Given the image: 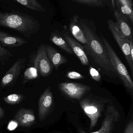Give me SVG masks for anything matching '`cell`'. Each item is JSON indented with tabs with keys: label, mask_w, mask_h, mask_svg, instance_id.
I'll return each instance as SVG.
<instances>
[{
	"label": "cell",
	"mask_w": 133,
	"mask_h": 133,
	"mask_svg": "<svg viewBox=\"0 0 133 133\" xmlns=\"http://www.w3.org/2000/svg\"><path fill=\"white\" fill-rule=\"evenodd\" d=\"M89 73L92 78L96 81H99L101 80V76L99 72L94 68L90 66L89 69Z\"/></svg>",
	"instance_id": "obj_24"
},
{
	"label": "cell",
	"mask_w": 133,
	"mask_h": 133,
	"mask_svg": "<svg viewBox=\"0 0 133 133\" xmlns=\"http://www.w3.org/2000/svg\"><path fill=\"white\" fill-rule=\"evenodd\" d=\"M60 90L70 98L80 99L90 89L87 85L75 82H62L59 84Z\"/></svg>",
	"instance_id": "obj_8"
},
{
	"label": "cell",
	"mask_w": 133,
	"mask_h": 133,
	"mask_svg": "<svg viewBox=\"0 0 133 133\" xmlns=\"http://www.w3.org/2000/svg\"><path fill=\"white\" fill-rule=\"evenodd\" d=\"M10 123L11 124H13V123ZM12 126H13V125H12ZM12 127H11V126H10V125H9L8 126V128H9V129H11V130H12ZM16 128V125H15V123H13V128L14 129H15V128Z\"/></svg>",
	"instance_id": "obj_29"
},
{
	"label": "cell",
	"mask_w": 133,
	"mask_h": 133,
	"mask_svg": "<svg viewBox=\"0 0 133 133\" xmlns=\"http://www.w3.org/2000/svg\"><path fill=\"white\" fill-rule=\"evenodd\" d=\"M114 14L116 20L117 27L123 36L130 40L133 39L132 29L128 22L121 15L117 9H115Z\"/></svg>",
	"instance_id": "obj_14"
},
{
	"label": "cell",
	"mask_w": 133,
	"mask_h": 133,
	"mask_svg": "<svg viewBox=\"0 0 133 133\" xmlns=\"http://www.w3.org/2000/svg\"><path fill=\"white\" fill-rule=\"evenodd\" d=\"M19 4L31 10L45 12V10L42 4L36 0H15Z\"/></svg>",
	"instance_id": "obj_19"
},
{
	"label": "cell",
	"mask_w": 133,
	"mask_h": 133,
	"mask_svg": "<svg viewBox=\"0 0 133 133\" xmlns=\"http://www.w3.org/2000/svg\"><path fill=\"white\" fill-rule=\"evenodd\" d=\"M24 99L23 95L21 94H13L4 97L3 100L8 104L15 105L18 104L23 101Z\"/></svg>",
	"instance_id": "obj_22"
},
{
	"label": "cell",
	"mask_w": 133,
	"mask_h": 133,
	"mask_svg": "<svg viewBox=\"0 0 133 133\" xmlns=\"http://www.w3.org/2000/svg\"><path fill=\"white\" fill-rule=\"evenodd\" d=\"M71 1L93 7H103L105 6L104 1L102 0H71Z\"/></svg>",
	"instance_id": "obj_20"
},
{
	"label": "cell",
	"mask_w": 133,
	"mask_h": 133,
	"mask_svg": "<svg viewBox=\"0 0 133 133\" xmlns=\"http://www.w3.org/2000/svg\"><path fill=\"white\" fill-rule=\"evenodd\" d=\"M25 62V58H21L15 62L2 78L1 83L2 88L10 86L17 81L24 68Z\"/></svg>",
	"instance_id": "obj_7"
},
{
	"label": "cell",
	"mask_w": 133,
	"mask_h": 133,
	"mask_svg": "<svg viewBox=\"0 0 133 133\" xmlns=\"http://www.w3.org/2000/svg\"><path fill=\"white\" fill-rule=\"evenodd\" d=\"M108 28L112 33L114 38L117 43L121 50L122 51L126 59L130 69L131 74H133V63L131 61L130 57V47L129 40L125 38L121 33L116 25L115 22L111 20L107 21Z\"/></svg>",
	"instance_id": "obj_4"
},
{
	"label": "cell",
	"mask_w": 133,
	"mask_h": 133,
	"mask_svg": "<svg viewBox=\"0 0 133 133\" xmlns=\"http://www.w3.org/2000/svg\"><path fill=\"white\" fill-rule=\"evenodd\" d=\"M0 43L6 47L15 48L25 45L28 42L21 37L11 35L0 31Z\"/></svg>",
	"instance_id": "obj_15"
},
{
	"label": "cell",
	"mask_w": 133,
	"mask_h": 133,
	"mask_svg": "<svg viewBox=\"0 0 133 133\" xmlns=\"http://www.w3.org/2000/svg\"><path fill=\"white\" fill-rule=\"evenodd\" d=\"M15 121L20 127H28L36 122V117L33 110L31 109L21 108L14 117Z\"/></svg>",
	"instance_id": "obj_12"
},
{
	"label": "cell",
	"mask_w": 133,
	"mask_h": 133,
	"mask_svg": "<svg viewBox=\"0 0 133 133\" xmlns=\"http://www.w3.org/2000/svg\"><path fill=\"white\" fill-rule=\"evenodd\" d=\"M50 87H48L41 95L39 100L38 116L40 121L45 118L52 106L53 95Z\"/></svg>",
	"instance_id": "obj_10"
},
{
	"label": "cell",
	"mask_w": 133,
	"mask_h": 133,
	"mask_svg": "<svg viewBox=\"0 0 133 133\" xmlns=\"http://www.w3.org/2000/svg\"><path fill=\"white\" fill-rule=\"evenodd\" d=\"M32 63L42 76L47 77L52 73L53 66L46 55L44 44H41L39 47L33 57Z\"/></svg>",
	"instance_id": "obj_5"
},
{
	"label": "cell",
	"mask_w": 133,
	"mask_h": 133,
	"mask_svg": "<svg viewBox=\"0 0 133 133\" xmlns=\"http://www.w3.org/2000/svg\"><path fill=\"white\" fill-rule=\"evenodd\" d=\"M71 48L74 54L76 55L82 65L88 66L89 61L82 45L70 35L66 26L64 25L60 33Z\"/></svg>",
	"instance_id": "obj_6"
},
{
	"label": "cell",
	"mask_w": 133,
	"mask_h": 133,
	"mask_svg": "<svg viewBox=\"0 0 133 133\" xmlns=\"http://www.w3.org/2000/svg\"><path fill=\"white\" fill-rule=\"evenodd\" d=\"M45 46L47 57L54 68L57 70L60 66L67 62L66 57L52 46L49 45H45Z\"/></svg>",
	"instance_id": "obj_16"
},
{
	"label": "cell",
	"mask_w": 133,
	"mask_h": 133,
	"mask_svg": "<svg viewBox=\"0 0 133 133\" xmlns=\"http://www.w3.org/2000/svg\"><path fill=\"white\" fill-rule=\"evenodd\" d=\"M38 76V73L36 68L34 67H31L27 68L24 73L23 84H25L30 80L37 78Z\"/></svg>",
	"instance_id": "obj_21"
},
{
	"label": "cell",
	"mask_w": 133,
	"mask_h": 133,
	"mask_svg": "<svg viewBox=\"0 0 133 133\" xmlns=\"http://www.w3.org/2000/svg\"><path fill=\"white\" fill-rule=\"evenodd\" d=\"M69 29L72 35L77 41L81 43L83 46L87 44V39L80 24V17L78 15H74L71 18Z\"/></svg>",
	"instance_id": "obj_13"
},
{
	"label": "cell",
	"mask_w": 133,
	"mask_h": 133,
	"mask_svg": "<svg viewBox=\"0 0 133 133\" xmlns=\"http://www.w3.org/2000/svg\"><path fill=\"white\" fill-rule=\"evenodd\" d=\"M130 47V57L131 62L133 63V39L129 40Z\"/></svg>",
	"instance_id": "obj_26"
},
{
	"label": "cell",
	"mask_w": 133,
	"mask_h": 133,
	"mask_svg": "<svg viewBox=\"0 0 133 133\" xmlns=\"http://www.w3.org/2000/svg\"><path fill=\"white\" fill-rule=\"evenodd\" d=\"M81 106L85 114L91 119L90 128L91 130L97 123L101 114V108L98 104L94 102L83 100L80 103Z\"/></svg>",
	"instance_id": "obj_9"
},
{
	"label": "cell",
	"mask_w": 133,
	"mask_h": 133,
	"mask_svg": "<svg viewBox=\"0 0 133 133\" xmlns=\"http://www.w3.org/2000/svg\"><path fill=\"white\" fill-rule=\"evenodd\" d=\"M13 56L11 52L0 45V64L4 65Z\"/></svg>",
	"instance_id": "obj_23"
},
{
	"label": "cell",
	"mask_w": 133,
	"mask_h": 133,
	"mask_svg": "<svg viewBox=\"0 0 133 133\" xmlns=\"http://www.w3.org/2000/svg\"><path fill=\"white\" fill-rule=\"evenodd\" d=\"M101 38L106 50L113 67L117 75L119 76L124 84L130 91H133V82L125 65L120 59L107 39L101 35Z\"/></svg>",
	"instance_id": "obj_3"
},
{
	"label": "cell",
	"mask_w": 133,
	"mask_h": 133,
	"mask_svg": "<svg viewBox=\"0 0 133 133\" xmlns=\"http://www.w3.org/2000/svg\"><path fill=\"white\" fill-rule=\"evenodd\" d=\"M4 115H5V113H4V110L0 107V119L3 117Z\"/></svg>",
	"instance_id": "obj_28"
},
{
	"label": "cell",
	"mask_w": 133,
	"mask_h": 133,
	"mask_svg": "<svg viewBox=\"0 0 133 133\" xmlns=\"http://www.w3.org/2000/svg\"><path fill=\"white\" fill-rule=\"evenodd\" d=\"M124 133H133V123L132 121L127 125Z\"/></svg>",
	"instance_id": "obj_27"
},
{
	"label": "cell",
	"mask_w": 133,
	"mask_h": 133,
	"mask_svg": "<svg viewBox=\"0 0 133 133\" xmlns=\"http://www.w3.org/2000/svg\"><path fill=\"white\" fill-rule=\"evenodd\" d=\"M117 10L121 15L128 21L133 23V3L131 0L115 1Z\"/></svg>",
	"instance_id": "obj_17"
},
{
	"label": "cell",
	"mask_w": 133,
	"mask_h": 133,
	"mask_svg": "<svg viewBox=\"0 0 133 133\" xmlns=\"http://www.w3.org/2000/svg\"><path fill=\"white\" fill-rule=\"evenodd\" d=\"M0 26L14 29L30 38L38 31L40 25L37 19L22 12L0 11Z\"/></svg>",
	"instance_id": "obj_2"
},
{
	"label": "cell",
	"mask_w": 133,
	"mask_h": 133,
	"mask_svg": "<svg viewBox=\"0 0 133 133\" xmlns=\"http://www.w3.org/2000/svg\"><path fill=\"white\" fill-rule=\"evenodd\" d=\"M66 76L70 79H81L84 78V77L82 75L75 71H68L67 73Z\"/></svg>",
	"instance_id": "obj_25"
},
{
	"label": "cell",
	"mask_w": 133,
	"mask_h": 133,
	"mask_svg": "<svg viewBox=\"0 0 133 133\" xmlns=\"http://www.w3.org/2000/svg\"><path fill=\"white\" fill-rule=\"evenodd\" d=\"M49 39L50 41L54 44L68 53L71 55L74 54L66 41L61 35L59 32L57 31L52 32L50 34Z\"/></svg>",
	"instance_id": "obj_18"
},
{
	"label": "cell",
	"mask_w": 133,
	"mask_h": 133,
	"mask_svg": "<svg viewBox=\"0 0 133 133\" xmlns=\"http://www.w3.org/2000/svg\"><path fill=\"white\" fill-rule=\"evenodd\" d=\"M80 22L87 39V44L83 46L85 52L103 70L117 75L102 39L96 33L93 22L80 18Z\"/></svg>",
	"instance_id": "obj_1"
},
{
	"label": "cell",
	"mask_w": 133,
	"mask_h": 133,
	"mask_svg": "<svg viewBox=\"0 0 133 133\" xmlns=\"http://www.w3.org/2000/svg\"><path fill=\"white\" fill-rule=\"evenodd\" d=\"M119 113L113 106H110L107 108V115L101 128L97 131L91 133H110L113 124L117 121ZM81 133H86L81 130Z\"/></svg>",
	"instance_id": "obj_11"
}]
</instances>
